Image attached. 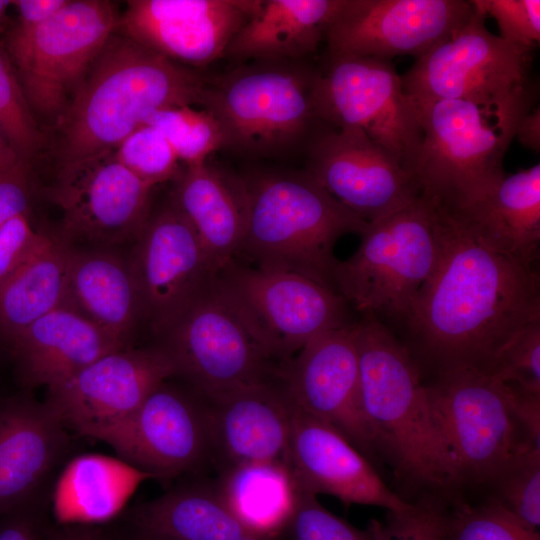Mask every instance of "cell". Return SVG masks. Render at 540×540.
<instances>
[{
	"label": "cell",
	"mask_w": 540,
	"mask_h": 540,
	"mask_svg": "<svg viewBox=\"0 0 540 540\" xmlns=\"http://www.w3.org/2000/svg\"><path fill=\"white\" fill-rule=\"evenodd\" d=\"M438 215L436 266L401 319L410 352L436 373L490 374L501 350L540 320L539 273L485 246L439 204Z\"/></svg>",
	"instance_id": "cell-1"
},
{
	"label": "cell",
	"mask_w": 540,
	"mask_h": 540,
	"mask_svg": "<svg viewBox=\"0 0 540 540\" xmlns=\"http://www.w3.org/2000/svg\"><path fill=\"white\" fill-rule=\"evenodd\" d=\"M205 80L117 28L54 126L57 166L115 150L156 111L199 106Z\"/></svg>",
	"instance_id": "cell-2"
},
{
	"label": "cell",
	"mask_w": 540,
	"mask_h": 540,
	"mask_svg": "<svg viewBox=\"0 0 540 540\" xmlns=\"http://www.w3.org/2000/svg\"><path fill=\"white\" fill-rule=\"evenodd\" d=\"M362 407L377 452L417 486H455L420 366L374 315L354 324Z\"/></svg>",
	"instance_id": "cell-3"
},
{
	"label": "cell",
	"mask_w": 540,
	"mask_h": 540,
	"mask_svg": "<svg viewBox=\"0 0 540 540\" xmlns=\"http://www.w3.org/2000/svg\"><path fill=\"white\" fill-rule=\"evenodd\" d=\"M535 84L500 100L417 104L423 140L414 176L421 193L446 209L482 199L505 177L503 160L517 127L536 104Z\"/></svg>",
	"instance_id": "cell-4"
},
{
	"label": "cell",
	"mask_w": 540,
	"mask_h": 540,
	"mask_svg": "<svg viewBox=\"0 0 540 540\" xmlns=\"http://www.w3.org/2000/svg\"><path fill=\"white\" fill-rule=\"evenodd\" d=\"M247 224L239 254L262 269L294 272L335 291L334 247L367 222L337 201L308 171L243 177Z\"/></svg>",
	"instance_id": "cell-5"
},
{
	"label": "cell",
	"mask_w": 540,
	"mask_h": 540,
	"mask_svg": "<svg viewBox=\"0 0 540 540\" xmlns=\"http://www.w3.org/2000/svg\"><path fill=\"white\" fill-rule=\"evenodd\" d=\"M318 69L302 61L253 62L206 76L200 107L219 122L224 148L253 157H278L307 143L316 119Z\"/></svg>",
	"instance_id": "cell-6"
},
{
	"label": "cell",
	"mask_w": 540,
	"mask_h": 540,
	"mask_svg": "<svg viewBox=\"0 0 540 540\" xmlns=\"http://www.w3.org/2000/svg\"><path fill=\"white\" fill-rule=\"evenodd\" d=\"M426 392L455 486L493 484L540 446L514 412L508 386L472 368L437 373Z\"/></svg>",
	"instance_id": "cell-7"
},
{
	"label": "cell",
	"mask_w": 540,
	"mask_h": 540,
	"mask_svg": "<svg viewBox=\"0 0 540 540\" xmlns=\"http://www.w3.org/2000/svg\"><path fill=\"white\" fill-rule=\"evenodd\" d=\"M355 253L336 263L335 291L366 315L402 319L432 274L439 255L437 201L421 194L367 223Z\"/></svg>",
	"instance_id": "cell-8"
},
{
	"label": "cell",
	"mask_w": 540,
	"mask_h": 540,
	"mask_svg": "<svg viewBox=\"0 0 540 540\" xmlns=\"http://www.w3.org/2000/svg\"><path fill=\"white\" fill-rule=\"evenodd\" d=\"M119 19L111 1L69 0L44 23L11 29L6 52L36 119L56 125Z\"/></svg>",
	"instance_id": "cell-9"
},
{
	"label": "cell",
	"mask_w": 540,
	"mask_h": 540,
	"mask_svg": "<svg viewBox=\"0 0 540 540\" xmlns=\"http://www.w3.org/2000/svg\"><path fill=\"white\" fill-rule=\"evenodd\" d=\"M221 295L269 359L280 365L316 336L347 323V302L300 274L238 264L215 277Z\"/></svg>",
	"instance_id": "cell-10"
},
{
	"label": "cell",
	"mask_w": 540,
	"mask_h": 540,
	"mask_svg": "<svg viewBox=\"0 0 540 540\" xmlns=\"http://www.w3.org/2000/svg\"><path fill=\"white\" fill-rule=\"evenodd\" d=\"M313 106L319 122L363 130L414 176L423 140L420 111L390 60L328 57L315 79Z\"/></svg>",
	"instance_id": "cell-11"
},
{
	"label": "cell",
	"mask_w": 540,
	"mask_h": 540,
	"mask_svg": "<svg viewBox=\"0 0 540 540\" xmlns=\"http://www.w3.org/2000/svg\"><path fill=\"white\" fill-rule=\"evenodd\" d=\"M473 12L447 39L416 58L401 76L416 104L464 99H504L531 84L532 49L491 33L487 14L472 0Z\"/></svg>",
	"instance_id": "cell-12"
},
{
	"label": "cell",
	"mask_w": 540,
	"mask_h": 540,
	"mask_svg": "<svg viewBox=\"0 0 540 540\" xmlns=\"http://www.w3.org/2000/svg\"><path fill=\"white\" fill-rule=\"evenodd\" d=\"M162 336L176 375L204 398L276 375L278 365L221 295L215 279Z\"/></svg>",
	"instance_id": "cell-13"
},
{
	"label": "cell",
	"mask_w": 540,
	"mask_h": 540,
	"mask_svg": "<svg viewBox=\"0 0 540 540\" xmlns=\"http://www.w3.org/2000/svg\"><path fill=\"white\" fill-rule=\"evenodd\" d=\"M152 189L110 150L57 166L47 195L61 210L64 242L110 247L137 239L151 213Z\"/></svg>",
	"instance_id": "cell-14"
},
{
	"label": "cell",
	"mask_w": 540,
	"mask_h": 540,
	"mask_svg": "<svg viewBox=\"0 0 540 540\" xmlns=\"http://www.w3.org/2000/svg\"><path fill=\"white\" fill-rule=\"evenodd\" d=\"M94 439L108 444L121 460L153 479L167 480L212 463L206 399L168 380L132 414Z\"/></svg>",
	"instance_id": "cell-15"
},
{
	"label": "cell",
	"mask_w": 540,
	"mask_h": 540,
	"mask_svg": "<svg viewBox=\"0 0 540 540\" xmlns=\"http://www.w3.org/2000/svg\"><path fill=\"white\" fill-rule=\"evenodd\" d=\"M127 259L141 319L160 335L216 276L194 229L171 198L151 211Z\"/></svg>",
	"instance_id": "cell-16"
},
{
	"label": "cell",
	"mask_w": 540,
	"mask_h": 540,
	"mask_svg": "<svg viewBox=\"0 0 540 540\" xmlns=\"http://www.w3.org/2000/svg\"><path fill=\"white\" fill-rule=\"evenodd\" d=\"M464 0H340L324 34L328 57H420L472 14Z\"/></svg>",
	"instance_id": "cell-17"
},
{
	"label": "cell",
	"mask_w": 540,
	"mask_h": 540,
	"mask_svg": "<svg viewBox=\"0 0 540 540\" xmlns=\"http://www.w3.org/2000/svg\"><path fill=\"white\" fill-rule=\"evenodd\" d=\"M176 376L161 345L108 353L47 387V405L69 431L94 438L132 414L160 384Z\"/></svg>",
	"instance_id": "cell-18"
},
{
	"label": "cell",
	"mask_w": 540,
	"mask_h": 540,
	"mask_svg": "<svg viewBox=\"0 0 540 540\" xmlns=\"http://www.w3.org/2000/svg\"><path fill=\"white\" fill-rule=\"evenodd\" d=\"M306 148V171L367 223L396 212L422 194L416 178L359 128L316 130Z\"/></svg>",
	"instance_id": "cell-19"
},
{
	"label": "cell",
	"mask_w": 540,
	"mask_h": 540,
	"mask_svg": "<svg viewBox=\"0 0 540 540\" xmlns=\"http://www.w3.org/2000/svg\"><path fill=\"white\" fill-rule=\"evenodd\" d=\"M276 373L299 408L335 428L368 460L378 454L361 402L354 324L316 336Z\"/></svg>",
	"instance_id": "cell-20"
},
{
	"label": "cell",
	"mask_w": 540,
	"mask_h": 540,
	"mask_svg": "<svg viewBox=\"0 0 540 540\" xmlns=\"http://www.w3.org/2000/svg\"><path fill=\"white\" fill-rule=\"evenodd\" d=\"M261 0H130L118 30L142 46L186 67L225 56L237 31Z\"/></svg>",
	"instance_id": "cell-21"
},
{
	"label": "cell",
	"mask_w": 540,
	"mask_h": 540,
	"mask_svg": "<svg viewBox=\"0 0 540 540\" xmlns=\"http://www.w3.org/2000/svg\"><path fill=\"white\" fill-rule=\"evenodd\" d=\"M288 467L300 491L328 494L345 505H371L395 513L412 506L384 483L371 462L341 433L295 402Z\"/></svg>",
	"instance_id": "cell-22"
},
{
	"label": "cell",
	"mask_w": 540,
	"mask_h": 540,
	"mask_svg": "<svg viewBox=\"0 0 540 540\" xmlns=\"http://www.w3.org/2000/svg\"><path fill=\"white\" fill-rule=\"evenodd\" d=\"M205 399L212 464L219 473L255 463L288 466L294 402L277 374Z\"/></svg>",
	"instance_id": "cell-23"
},
{
	"label": "cell",
	"mask_w": 540,
	"mask_h": 540,
	"mask_svg": "<svg viewBox=\"0 0 540 540\" xmlns=\"http://www.w3.org/2000/svg\"><path fill=\"white\" fill-rule=\"evenodd\" d=\"M68 442V430L46 402L0 400V517L33 507Z\"/></svg>",
	"instance_id": "cell-24"
},
{
	"label": "cell",
	"mask_w": 540,
	"mask_h": 540,
	"mask_svg": "<svg viewBox=\"0 0 540 540\" xmlns=\"http://www.w3.org/2000/svg\"><path fill=\"white\" fill-rule=\"evenodd\" d=\"M172 201L194 229L215 275L239 254L247 224L243 177L208 161L184 166L175 177Z\"/></svg>",
	"instance_id": "cell-25"
},
{
	"label": "cell",
	"mask_w": 540,
	"mask_h": 540,
	"mask_svg": "<svg viewBox=\"0 0 540 540\" xmlns=\"http://www.w3.org/2000/svg\"><path fill=\"white\" fill-rule=\"evenodd\" d=\"M7 347L23 381L46 387L108 353L129 348L65 305L35 320Z\"/></svg>",
	"instance_id": "cell-26"
},
{
	"label": "cell",
	"mask_w": 540,
	"mask_h": 540,
	"mask_svg": "<svg viewBox=\"0 0 540 540\" xmlns=\"http://www.w3.org/2000/svg\"><path fill=\"white\" fill-rule=\"evenodd\" d=\"M447 210L491 250L535 266L540 244L539 163L505 176L473 204Z\"/></svg>",
	"instance_id": "cell-27"
},
{
	"label": "cell",
	"mask_w": 540,
	"mask_h": 540,
	"mask_svg": "<svg viewBox=\"0 0 540 540\" xmlns=\"http://www.w3.org/2000/svg\"><path fill=\"white\" fill-rule=\"evenodd\" d=\"M126 347L141 319L128 259L108 249L70 245L63 304Z\"/></svg>",
	"instance_id": "cell-28"
},
{
	"label": "cell",
	"mask_w": 540,
	"mask_h": 540,
	"mask_svg": "<svg viewBox=\"0 0 540 540\" xmlns=\"http://www.w3.org/2000/svg\"><path fill=\"white\" fill-rule=\"evenodd\" d=\"M340 0H261L225 56L246 62H296L315 52Z\"/></svg>",
	"instance_id": "cell-29"
},
{
	"label": "cell",
	"mask_w": 540,
	"mask_h": 540,
	"mask_svg": "<svg viewBox=\"0 0 540 540\" xmlns=\"http://www.w3.org/2000/svg\"><path fill=\"white\" fill-rule=\"evenodd\" d=\"M147 479L153 478L120 458L78 455L66 464L53 491L57 523H109Z\"/></svg>",
	"instance_id": "cell-30"
},
{
	"label": "cell",
	"mask_w": 540,
	"mask_h": 540,
	"mask_svg": "<svg viewBox=\"0 0 540 540\" xmlns=\"http://www.w3.org/2000/svg\"><path fill=\"white\" fill-rule=\"evenodd\" d=\"M69 250L58 234L40 229L29 253L0 285V340L6 346L63 304Z\"/></svg>",
	"instance_id": "cell-31"
},
{
	"label": "cell",
	"mask_w": 540,
	"mask_h": 540,
	"mask_svg": "<svg viewBox=\"0 0 540 540\" xmlns=\"http://www.w3.org/2000/svg\"><path fill=\"white\" fill-rule=\"evenodd\" d=\"M125 519L170 540H266L243 527L224 505L215 485L204 482L174 486L135 506Z\"/></svg>",
	"instance_id": "cell-32"
},
{
	"label": "cell",
	"mask_w": 540,
	"mask_h": 540,
	"mask_svg": "<svg viewBox=\"0 0 540 540\" xmlns=\"http://www.w3.org/2000/svg\"><path fill=\"white\" fill-rule=\"evenodd\" d=\"M231 514L249 532L278 540L297 507L299 488L287 465L255 463L226 469L214 484Z\"/></svg>",
	"instance_id": "cell-33"
},
{
	"label": "cell",
	"mask_w": 540,
	"mask_h": 540,
	"mask_svg": "<svg viewBox=\"0 0 540 540\" xmlns=\"http://www.w3.org/2000/svg\"><path fill=\"white\" fill-rule=\"evenodd\" d=\"M145 123L161 131L184 166L201 165L212 153L224 148L219 122L203 108H164L154 112Z\"/></svg>",
	"instance_id": "cell-34"
},
{
	"label": "cell",
	"mask_w": 540,
	"mask_h": 540,
	"mask_svg": "<svg viewBox=\"0 0 540 540\" xmlns=\"http://www.w3.org/2000/svg\"><path fill=\"white\" fill-rule=\"evenodd\" d=\"M0 125L18 155L29 163L42 147L44 137L12 62L1 46Z\"/></svg>",
	"instance_id": "cell-35"
},
{
	"label": "cell",
	"mask_w": 540,
	"mask_h": 540,
	"mask_svg": "<svg viewBox=\"0 0 540 540\" xmlns=\"http://www.w3.org/2000/svg\"><path fill=\"white\" fill-rule=\"evenodd\" d=\"M114 152L122 165L151 187L175 179L181 169L174 149L151 124L136 128Z\"/></svg>",
	"instance_id": "cell-36"
},
{
	"label": "cell",
	"mask_w": 540,
	"mask_h": 540,
	"mask_svg": "<svg viewBox=\"0 0 540 540\" xmlns=\"http://www.w3.org/2000/svg\"><path fill=\"white\" fill-rule=\"evenodd\" d=\"M444 540H540L492 497L480 506L461 504L449 515Z\"/></svg>",
	"instance_id": "cell-37"
},
{
	"label": "cell",
	"mask_w": 540,
	"mask_h": 540,
	"mask_svg": "<svg viewBox=\"0 0 540 540\" xmlns=\"http://www.w3.org/2000/svg\"><path fill=\"white\" fill-rule=\"evenodd\" d=\"M495 499L527 529L540 526V451H530L494 483Z\"/></svg>",
	"instance_id": "cell-38"
},
{
	"label": "cell",
	"mask_w": 540,
	"mask_h": 540,
	"mask_svg": "<svg viewBox=\"0 0 540 540\" xmlns=\"http://www.w3.org/2000/svg\"><path fill=\"white\" fill-rule=\"evenodd\" d=\"M450 512L433 500H422L404 511L388 512L386 519H371V540H444Z\"/></svg>",
	"instance_id": "cell-39"
},
{
	"label": "cell",
	"mask_w": 540,
	"mask_h": 540,
	"mask_svg": "<svg viewBox=\"0 0 540 540\" xmlns=\"http://www.w3.org/2000/svg\"><path fill=\"white\" fill-rule=\"evenodd\" d=\"M490 375L540 393V320L523 329L501 350Z\"/></svg>",
	"instance_id": "cell-40"
},
{
	"label": "cell",
	"mask_w": 540,
	"mask_h": 540,
	"mask_svg": "<svg viewBox=\"0 0 540 540\" xmlns=\"http://www.w3.org/2000/svg\"><path fill=\"white\" fill-rule=\"evenodd\" d=\"M282 540H371L360 530L324 508L317 496L300 491L294 515Z\"/></svg>",
	"instance_id": "cell-41"
},
{
	"label": "cell",
	"mask_w": 540,
	"mask_h": 540,
	"mask_svg": "<svg viewBox=\"0 0 540 540\" xmlns=\"http://www.w3.org/2000/svg\"><path fill=\"white\" fill-rule=\"evenodd\" d=\"M497 22L500 37L532 49L540 40L539 0H473Z\"/></svg>",
	"instance_id": "cell-42"
},
{
	"label": "cell",
	"mask_w": 540,
	"mask_h": 540,
	"mask_svg": "<svg viewBox=\"0 0 540 540\" xmlns=\"http://www.w3.org/2000/svg\"><path fill=\"white\" fill-rule=\"evenodd\" d=\"M39 232L30 214L18 215L0 228V285L29 253Z\"/></svg>",
	"instance_id": "cell-43"
},
{
	"label": "cell",
	"mask_w": 540,
	"mask_h": 540,
	"mask_svg": "<svg viewBox=\"0 0 540 540\" xmlns=\"http://www.w3.org/2000/svg\"><path fill=\"white\" fill-rule=\"evenodd\" d=\"M29 163L22 161L0 173V228L12 218L30 214L32 186Z\"/></svg>",
	"instance_id": "cell-44"
},
{
	"label": "cell",
	"mask_w": 540,
	"mask_h": 540,
	"mask_svg": "<svg viewBox=\"0 0 540 540\" xmlns=\"http://www.w3.org/2000/svg\"><path fill=\"white\" fill-rule=\"evenodd\" d=\"M48 527L36 509H23L0 517V540H44Z\"/></svg>",
	"instance_id": "cell-45"
},
{
	"label": "cell",
	"mask_w": 540,
	"mask_h": 540,
	"mask_svg": "<svg viewBox=\"0 0 540 540\" xmlns=\"http://www.w3.org/2000/svg\"><path fill=\"white\" fill-rule=\"evenodd\" d=\"M505 384L508 386L515 414L532 442L540 446V393L526 390L514 384Z\"/></svg>",
	"instance_id": "cell-46"
},
{
	"label": "cell",
	"mask_w": 540,
	"mask_h": 540,
	"mask_svg": "<svg viewBox=\"0 0 540 540\" xmlns=\"http://www.w3.org/2000/svg\"><path fill=\"white\" fill-rule=\"evenodd\" d=\"M69 0H11L18 14L16 26L31 28L38 26L61 10Z\"/></svg>",
	"instance_id": "cell-47"
},
{
	"label": "cell",
	"mask_w": 540,
	"mask_h": 540,
	"mask_svg": "<svg viewBox=\"0 0 540 540\" xmlns=\"http://www.w3.org/2000/svg\"><path fill=\"white\" fill-rule=\"evenodd\" d=\"M44 540H111L106 524L56 523Z\"/></svg>",
	"instance_id": "cell-48"
},
{
	"label": "cell",
	"mask_w": 540,
	"mask_h": 540,
	"mask_svg": "<svg viewBox=\"0 0 540 540\" xmlns=\"http://www.w3.org/2000/svg\"><path fill=\"white\" fill-rule=\"evenodd\" d=\"M515 138L527 149L534 152L540 150V108L533 107L521 119Z\"/></svg>",
	"instance_id": "cell-49"
},
{
	"label": "cell",
	"mask_w": 540,
	"mask_h": 540,
	"mask_svg": "<svg viewBox=\"0 0 540 540\" xmlns=\"http://www.w3.org/2000/svg\"><path fill=\"white\" fill-rule=\"evenodd\" d=\"M111 540H170L152 531L140 528L125 518L106 523Z\"/></svg>",
	"instance_id": "cell-50"
},
{
	"label": "cell",
	"mask_w": 540,
	"mask_h": 540,
	"mask_svg": "<svg viewBox=\"0 0 540 540\" xmlns=\"http://www.w3.org/2000/svg\"><path fill=\"white\" fill-rule=\"evenodd\" d=\"M22 161L24 160L15 151L0 125V173L12 169Z\"/></svg>",
	"instance_id": "cell-51"
},
{
	"label": "cell",
	"mask_w": 540,
	"mask_h": 540,
	"mask_svg": "<svg viewBox=\"0 0 540 540\" xmlns=\"http://www.w3.org/2000/svg\"><path fill=\"white\" fill-rule=\"evenodd\" d=\"M10 6H12L11 0H0V27L5 22L7 11Z\"/></svg>",
	"instance_id": "cell-52"
}]
</instances>
